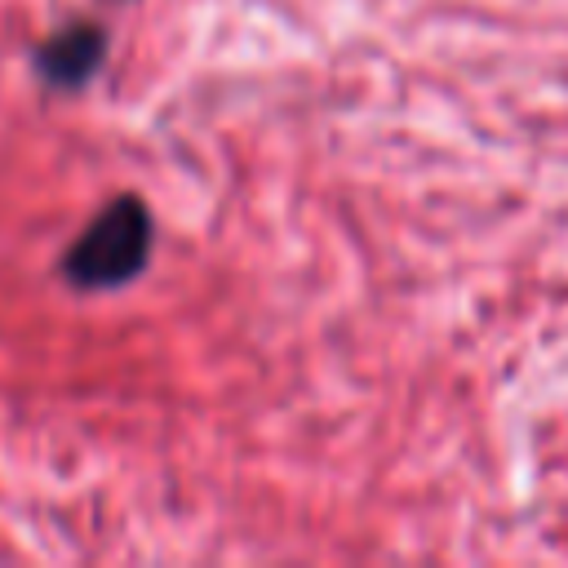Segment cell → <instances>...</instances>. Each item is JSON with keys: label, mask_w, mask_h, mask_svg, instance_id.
<instances>
[{"label": "cell", "mask_w": 568, "mask_h": 568, "mask_svg": "<svg viewBox=\"0 0 568 568\" xmlns=\"http://www.w3.org/2000/svg\"><path fill=\"white\" fill-rule=\"evenodd\" d=\"M151 209L138 195H115L67 248L62 275L75 288H120L151 262Z\"/></svg>", "instance_id": "1"}, {"label": "cell", "mask_w": 568, "mask_h": 568, "mask_svg": "<svg viewBox=\"0 0 568 568\" xmlns=\"http://www.w3.org/2000/svg\"><path fill=\"white\" fill-rule=\"evenodd\" d=\"M106 58V31L89 18H75L67 27H58L53 36H44L36 44V71L44 84L53 89H80L93 80V71Z\"/></svg>", "instance_id": "2"}]
</instances>
